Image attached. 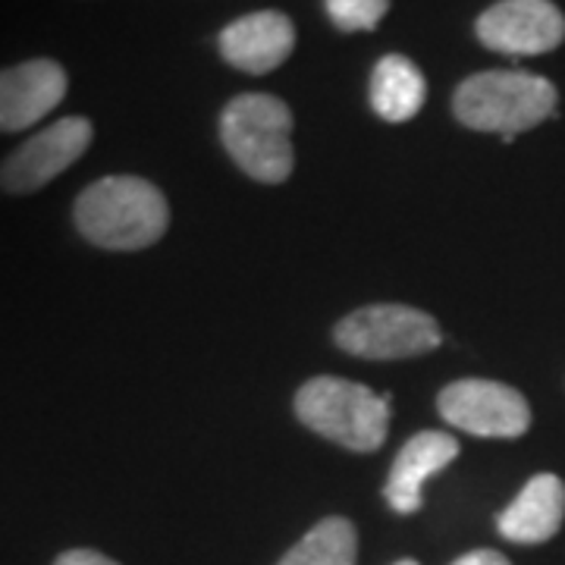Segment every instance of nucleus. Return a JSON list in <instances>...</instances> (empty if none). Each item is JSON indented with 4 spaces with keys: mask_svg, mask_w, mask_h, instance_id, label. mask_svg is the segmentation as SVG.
I'll return each instance as SVG.
<instances>
[{
    "mask_svg": "<svg viewBox=\"0 0 565 565\" xmlns=\"http://www.w3.org/2000/svg\"><path fill=\"white\" fill-rule=\"evenodd\" d=\"M427 82L403 54H390L371 73V107L386 122L412 120L424 107Z\"/></svg>",
    "mask_w": 565,
    "mask_h": 565,
    "instance_id": "ddd939ff",
    "label": "nucleus"
},
{
    "mask_svg": "<svg viewBox=\"0 0 565 565\" xmlns=\"http://www.w3.org/2000/svg\"><path fill=\"white\" fill-rule=\"evenodd\" d=\"M221 139L239 170L258 182L292 173V110L274 95H239L223 107Z\"/></svg>",
    "mask_w": 565,
    "mask_h": 565,
    "instance_id": "20e7f679",
    "label": "nucleus"
},
{
    "mask_svg": "<svg viewBox=\"0 0 565 565\" xmlns=\"http://www.w3.org/2000/svg\"><path fill=\"white\" fill-rule=\"evenodd\" d=\"M396 565H418L415 559H403V563H396Z\"/></svg>",
    "mask_w": 565,
    "mask_h": 565,
    "instance_id": "a211bd4d",
    "label": "nucleus"
},
{
    "mask_svg": "<svg viewBox=\"0 0 565 565\" xmlns=\"http://www.w3.org/2000/svg\"><path fill=\"white\" fill-rule=\"evenodd\" d=\"M475 32L497 54L537 57L563 44L565 17L553 0H500L478 17Z\"/></svg>",
    "mask_w": 565,
    "mask_h": 565,
    "instance_id": "6e6552de",
    "label": "nucleus"
},
{
    "mask_svg": "<svg viewBox=\"0 0 565 565\" xmlns=\"http://www.w3.org/2000/svg\"><path fill=\"white\" fill-rule=\"evenodd\" d=\"M54 565H120V563H114L110 556L95 553V550H66Z\"/></svg>",
    "mask_w": 565,
    "mask_h": 565,
    "instance_id": "dca6fc26",
    "label": "nucleus"
},
{
    "mask_svg": "<svg viewBox=\"0 0 565 565\" xmlns=\"http://www.w3.org/2000/svg\"><path fill=\"white\" fill-rule=\"evenodd\" d=\"M459 456V440L444 430H422L399 449L396 462L390 468L386 481V503L393 505L399 515H412L422 509L424 481H430L446 465L456 462Z\"/></svg>",
    "mask_w": 565,
    "mask_h": 565,
    "instance_id": "9b49d317",
    "label": "nucleus"
},
{
    "mask_svg": "<svg viewBox=\"0 0 565 565\" xmlns=\"http://www.w3.org/2000/svg\"><path fill=\"white\" fill-rule=\"evenodd\" d=\"M565 519V484L556 475H534L522 493L505 505L497 527L512 544H544Z\"/></svg>",
    "mask_w": 565,
    "mask_h": 565,
    "instance_id": "f8f14e48",
    "label": "nucleus"
},
{
    "mask_svg": "<svg viewBox=\"0 0 565 565\" xmlns=\"http://www.w3.org/2000/svg\"><path fill=\"white\" fill-rule=\"evenodd\" d=\"M437 408L444 422L471 437H500L512 440L531 427V405L512 386L497 381H456L440 393Z\"/></svg>",
    "mask_w": 565,
    "mask_h": 565,
    "instance_id": "0eeeda50",
    "label": "nucleus"
},
{
    "mask_svg": "<svg viewBox=\"0 0 565 565\" xmlns=\"http://www.w3.org/2000/svg\"><path fill=\"white\" fill-rule=\"evenodd\" d=\"M359 534L349 519H323L292 546L280 565H355Z\"/></svg>",
    "mask_w": 565,
    "mask_h": 565,
    "instance_id": "4468645a",
    "label": "nucleus"
},
{
    "mask_svg": "<svg viewBox=\"0 0 565 565\" xmlns=\"http://www.w3.org/2000/svg\"><path fill=\"white\" fill-rule=\"evenodd\" d=\"M333 340L349 355L390 362L430 352L444 337L440 323L412 305H367L337 323Z\"/></svg>",
    "mask_w": 565,
    "mask_h": 565,
    "instance_id": "39448f33",
    "label": "nucleus"
},
{
    "mask_svg": "<svg viewBox=\"0 0 565 565\" xmlns=\"http://www.w3.org/2000/svg\"><path fill=\"white\" fill-rule=\"evenodd\" d=\"M559 92L537 73L525 70H487L456 88L452 110L475 132H493L512 141L556 114Z\"/></svg>",
    "mask_w": 565,
    "mask_h": 565,
    "instance_id": "f03ea898",
    "label": "nucleus"
},
{
    "mask_svg": "<svg viewBox=\"0 0 565 565\" xmlns=\"http://www.w3.org/2000/svg\"><path fill=\"white\" fill-rule=\"evenodd\" d=\"M296 47V25L286 13L258 10L243 20L230 22L221 32L223 61L243 73L264 76L289 61Z\"/></svg>",
    "mask_w": 565,
    "mask_h": 565,
    "instance_id": "9d476101",
    "label": "nucleus"
},
{
    "mask_svg": "<svg viewBox=\"0 0 565 565\" xmlns=\"http://www.w3.org/2000/svg\"><path fill=\"white\" fill-rule=\"evenodd\" d=\"M70 76L51 57H32L0 70V132H22L66 98Z\"/></svg>",
    "mask_w": 565,
    "mask_h": 565,
    "instance_id": "1a4fd4ad",
    "label": "nucleus"
},
{
    "mask_svg": "<svg viewBox=\"0 0 565 565\" xmlns=\"http://www.w3.org/2000/svg\"><path fill=\"white\" fill-rule=\"evenodd\" d=\"M76 230L107 252H139L161 239L170 207L154 182L141 177H104L73 204Z\"/></svg>",
    "mask_w": 565,
    "mask_h": 565,
    "instance_id": "f257e3e1",
    "label": "nucleus"
},
{
    "mask_svg": "<svg viewBox=\"0 0 565 565\" xmlns=\"http://www.w3.org/2000/svg\"><path fill=\"white\" fill-rule=\"evenodd\" d=\"M95 126L88 117H63L22 141L10 158L0 163V189L10 195H32L57 180L88 151Z\"/></svg>",
    "mask_w": 565,
    "mask_h": 565,
    "instance_id": "423d86ee",
    "label": "nucleus"
},
{
    "mask_svg": "<svg viewBox=\"0 0 565 565\" xmlns=\"http://www.w3.org/2000/svg\"><path fill=\"white\" fill-rule=\"evenodd\" d=\"M393 396H377L374 390L343 381V377H315L296 393V415L305 427L333 444L374 452L386 440Z\"/></svg>",
    "mask_w": 565,
    "mask_h": 565,
    "instance_id": "7ed1b4c3",
    "label": "nucleus"
},
{
    "mask_svg": "<svg viewBox=\"0 0 565 565\" xmlns=\"http://www.w3.org/2000/svg\"><path fill=\"white\" fill-rule=\"evenodd\" d=\"M452 565H512L505 559L503 553H497V550H475V553H468L462 559H456Z\"/></svg>",
    "mask_w": 565,
    "mask_h": 565,
    "instance_id": "f3484780",
    "label": "nucleus"
},
{
    "mask_svg": "<svg viewBox=\"0 0 565 565\" xmlns=\"http://www.w3.org/2000/svg\"><path fill=\"white\" fill-rule=\"evenodd\" d=\"M327 17L343 32H371L390 10V0H323Z\"/></svg>",
    "mask_w": 565,
    "mask_h": 565,
    "instance_id": "2eb2a0df",
    "label": "nucleus"
}]
</instances>
